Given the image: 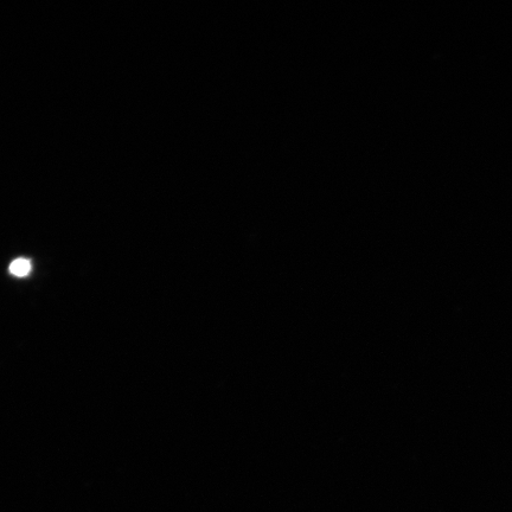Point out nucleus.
Listing matches in <instances>:
<instances>
[{"label": "nucleus", "mask_w": 512, "mask_h": 512, "mask_svg": "<svg viewBox=\"0 0 512 512\" xmlns=\"http://www.w3.org/2000/svg\"><path fill=\"white\" fill-rule=\"evenodd\" d=\"M10 272L15 277H27L31 272V262L27 259H17L10 265Z\"/></svg>", "instance_id": "f257e3e1"}]
</instances>
